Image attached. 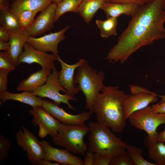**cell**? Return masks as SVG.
<instances>
[{
    "mask_svg": "<svg viewBox=\"0 0 165 165\" xmlns=\"http://www.w3.org/2000/svg\"><path fill=\"white\" fill-rule=\"evenodd\" d=\"M15 138L17 145L27 152L28 160L32 165H36L43 159L44 151L37 137L29 129L22 126L16 133Z\"/></svg>",
    "mask_w": 165,
    "mask_h": 165,
    "instance_id": "ba28073f",
    "label": "cell"
},
{
    "mask_svg": "<svg viewBox=\"0 0 165 165\" xmlns=\"http://www.w3.org/2000/svg\"><path fill=\"white\" fill-rule=\"evenodd\" d=\"M51 161L44 160L43 159L40 160L38 163L37 165H60V164L55 162L53 163Z\"/></svg>",
    "mask_w": 165,
    "mask_h": 165,
    "instance_id": "ab89813d",
    "label": "cell"
},
{
    "mask_svg": "<svg viewBox=\"0 0 165 165\" xmlns=\"http://www.w3.org/2000/svg\"><path fill=\"white\" fill-rule=\"evenodd\" d=\"M60 63L61 69L59 71V80L61 86L66 90V94L74 97L80 91L74 82V73L75 69L86 61L80 59L75 63L69 64L63 61L58 55L57 60Z\"/></svg>",
    "mask_w": 165,
    "mask_h": 165,
    "instance_id": "9a60e30c",
    "label": "cell"
},
{
    "mask_svg": "<svg viewBox=\"0 0 165 165\" xmlns=\"http://www.w3.org/2000/svg\"><path fill=\"white\" fill-rule=\"evenodd\" d=\"M130 89L131 93L132 94H135L141 92H152L144 88L135 85H131L130 86Z\"/></svg>",
    "mask_w": 165,
    "mask_h": 165,
    "instance_id": "74e56055",
    "label": "cell"
},
{
    "mask_svg": "<svg viewBox=\"0 0 165 165\" xmlns=\"http://www.w3.org/2000/svg\"><path fill=\"white\" fill-rule=\"evenodd\" d=\"M157 140L162 141L165 143V129L159 134L158 133Z\"/></svg>",
    "mask_w": 165,
    "mask_h": 165,
    "instance_id": "60d3db41",
    "label": "cell"
},
{
    "mask_svg": "<svg viewBox=\"0 0 165 165\" xmlns=\"http://www.w3.org/2000/svg\"><path fill=\"white\" fill-rule=\"evenodd\" d=\"M104 76V72H97L86 61L77 68L74 82L83 92L86 99L85 108L89 110L90 113L95 99L105 87L103 84Z\"/></svg>",
    "mask_w": 165,
    "mask_h": 165,
    "instance_id": "277c9868",
    "label": "cell"
},
{
    "mask_svg": "<svg viewBox=\"0 0 165 165\" xmlns=\"http://www.w3.org/2000/svg\"><path fill=\"white\" fill-rule=\"evenodd\" d=\"M51 71L48 68H42L32 73L27 78L20 82L16 87L17 90L30 92L42 85L46 82Z\"/></svg>",
    "mask_w": 165,
    "mask_h": 165,
    "instance_id": "d6986e66",
    "label": "cell"
},
{
    "mask_svg": "<svg viewBox=\"0 0 165 165\" xmlns=\"http://www.w3.org/2000/svg\"><path fill=\"white\" fill-rule=\"evenodd\" d=\"M154 0H105L106 2L121 3H133L142 6Z\"/></svg>",
    "mask_w": 165,
    "mask_h": 165,
    "instance_id": "d6a6232c",
    "label": "cell"
},
{
    "mask_svg": "<svg viewBox=\"0 0 165 165\" xmlns=\"http://www.w3.org/2000/svg\"><path fill=\"white\" fill-rule=\"evenodd\" d=\"M10 34L3 27H0V40L4 42H9Z\"/></svg>",
    "mask_w": 165,
    "mask_h": 165,
    "instance_id": "8d00e7d4",
    "label": "cell"
},
{
    "mask_svg": "<svg viewBox=\"0 0 165 165\" xmlns=\"http://www.w3.org/2000/svg\"><path fill=\"white\" fill-rule=\"evenodd\" d=\"M51 3V0H15L10 4V10L18 15L26 10H38L41 12Z\"/></svg>",
    "mask_w": 165,
    "mask_h": 165,
    "instance_id": "44dd1931",
    "label": "cell"
},
{
    "mask_svg": "<svg viewBox=\"0 0 165 165\" xmlns=\"http://www.w3.org/2000/svg\"><path fill=\"white\" fill-rule=\"evenodd\" d=\"M88 150L94 153L113 156L126 152L128 144L116 136L110 128L97 122H90Z\"/></svg>",
    "mask_w": 165,
    "mask_h": 165,
    "instance_id": "3957f363",
    "label": "cell"
},
{
    "mask_svg": "<svg viewBox=\"0 0 165 165\" xmlns=\"http://www.w3.org/2000/svg\"><path fill=\"white\" fill-rule=\"evenodd\" d=\"M0 23L10 34L22 30L18 15L11 12L10 7L0 6Z\"/></svg>",
    "mask_w": 165,
    "mask_h": 165,
    "instance_id": "cb8c5ba5",
    "label": "cell"
},
{
    "mask_svg": "<svg viewBox=\"0 0 165 165\" xmlns=\"http://www.w3.org/2000/svg\"><path fill=\"white\" fill-rule=\"evenodd\" d=\"M57 4L51 3L40 14L26 30L28 36L35 37L50 31L54 27Z\"/></svg>",
    "mask_w": 165,
    "mask_h": 165,
    "instance_id": "7c38bea8",
    "label": "cell"
},
{
    "mask_svg": "<svg viewBox=\"0 0 165 165\" xmlns=\"http://www.w3.org/2000/svg\"><path fill=\"white\" fill-rule=\"evenodd\" d=\"M152 111L155 113L165 114V101L157 103L151 106Z\"/></svg>",
    "mask_w": 165,
    "mask_h": 165,
    "instance_id": "e575fe53",
    "label": "cell"
},
{
    "mask_svg": "<svg viewBox=\"0 0 165 165\" xmlns=\"http://www.w3.org/2000/svg\"><path fill=\"white\" fill-rule=\"evenodd\" d=\"M138 4L133 3H121L105 2L101 9L106 15L107 18L113 17L117 18L124 14L134 16L140 6Z\"/></svg>",
    "mask_w": 165,
    "mask_h": 165,
    "instance_id": "ac0fdd59",
    "label": "cell"
},
{
    "mask_svg": "<svg viewBox=\"0 0 165 165\" xmlns=\"http://www.w3.org/2000/svg\"><path fill=\"white\" fill-rule=\"evenodd\" d=\"M90 131V127L84 123H61L57 134L52 138V142L54 145L64 147L74 154L84 157L88 145L84 141V138Z\"/></svg>",
    "mask_w": 165,
    "mask_h": 165,
    "instance_id": "5b68a950",
    "label": "cell"
},
{
    "mask_svg": "<svg viewBox=\"0 0 165 165\" xmlns=\"http://www.w3.org/2000/svg\"><path fill=\"white\" fill-rule=\"evenodd\" d=\"M105 2V0H82L78 13L86 23L89 24Z\"/></svg>",
    "mask_w": 165,
    "mask_h": 165,
    "instance_id": "603a6c76",
    "label": "cell"
},
{
    "mask_svg": "<svg viewBox=\"0 0 165 165\" xmlns=\"http://www.w3.org/2000/svg\"><path fill=\"white\" fill-rule=\"evenodd\" d=\"M42 107L61 123L66 124L84 123L90 119L92 115L89 112L86 111L75 115L69 114L54 102L46 99L43 100Z\"/></svg>",
    "mask_w": 165,
    "mask_h": 165,
    "instance_id": "4fadbf2b",
    "label": "cell"
},
{
    "mask_svg": "<svg viewBox=\"0 0 165 165\" xmlns=\"http://www.w3.org/2000/svg\"><path fill=\"white\" fill-rule=\"evenodd\" d=\"M144 143L147 148L148 157L156 165H165V143L157 139H151L148 136Z\"/></svg>",
    "mask_w": 165,
    "mask_h": 165,
    "instance_id": "7402d4cb",
    "label": "cell"
},
{
    "mask_svg": "<svg viewBox=\"0 0 165 165\" xmlns=\"http://www.w3.org/2000/svg\"><path fill=\"white\" fill-rule=\"evenodd\" d=\"M70 27L67 25L58 31L36 38L28 37L27 42L35 48L45 52H50L57 56L59 44L66 38L65 32Z\"/></svg>",
    "mask_w": 165,
    "mask_h": 165,
    "instance_id": "8fae6325",
    "label": "cell"
},
{
    "mask_svg": "<svg viewBox=\"0 0 165 165\" xmlns=\"http://www.w3.org/2000/svg\"><path fill=\"white\" fill-rule=\"evenodd\" d=\"M51 2L52 3H55L56 4H58L60 2H61L63 0H51Z\"/></svg>",
    "mask_w": 165,
    "mask_h": 165,
    "instance_id": "7bdbcfd3",
    "label": "cell"
},
{
    "mask_svg": "<svg viewBox=\"0 0 165 165\" xmlns=\"http://www.w3.org/2000/svg\"><path fill=\"white\" fill-rule=\"evenodd\" d=\"M9 0V1H11L12 2L15 0Z\"/></svg>",
    "mask_w": 165,
    "mask_h": 165,
    "instance_id": "f6af8a7d",
    "label": "cell"
},
{
    "mask_svg": "<svg viewBox=\"0 0 165 165\" xmlns=\"http://www.w3.org/2000/svg\"><path fill=\"white\" fill-rule=\"evenodd\" d=\"M163 0H154L141 6L110 50L106 59L109 63H124L141 47L165 38Z\"/></svg>",
    "mask_w": 165,
    "mask_h": 165,
    "instance_id": "6da1fadb",
    "label": "cell"
},
{
    "mask_svg": "<svg viewBox=\"0 0 165 165\" xmlns=\"http://www.w3.org/2000/svg\"><path fill=\"white\" fill-rule=\"evenodd\" d=\"M126 150L134 165H156L155 163L149 162L143 157L142 151L141 148L128 145Z\"/></svg>",
    "mask_w": 165,
    "mask_h": 165,
    "instance_id": "4316f807",
    "label": "cell"
},
{
    "mask_svg": "<svg viewBox=\"0 0 165 165\" xmlns=\"http://www.w3.org/2000/svg\"><path fill=\"white\" fill-rule=\"evenodd\" d=\"M117 18L113 17L107 18L105 20H97L95 22L99 29L101 36L103 38H108L112 36H116V29L118 24Z\"/></svg>",
    "mask_w": 165,
    "mask_h": 165,
    "instance_id": "d4e9b609",
    "label": "cell"
},
{
    "mask_svg": "<svg viewBox=\"0 0 165 165\" xmlns=\"http://www.w3.org/2000/svg\"><path fill=\"white\" fill-rule=\"evenodd\" d=\"M9 140L2 134H0V162L5 160L8 157L10 147Z\"/></svg>",
    "mask_w": 165,
    "mask_h": 165,
    "instance_id": "4dcf8cb0",
    "label": "cell"
},
{
    "mask_svg": "<svg viewBox=\"0 0 165 165\" xmlns=\"http://www.w3.org/2000/svg\"><path fill=\"white\" fill-rule=\"evenodd\" d=\"M9 73L0 70V93L7 90L8 75Z\"/></svg>",
    "mask_w": 165,
    "mask_h": 165,
    "instance_id": "836d02e7",
    "label": "cell"
},
{
    "mask_svg": "<svg viewBox=\"0 0 165 165\" xmlns=\"http://www.w3.org/2000/svg\"><path fill=\"white\" fill-rule=\"evenodd\" d=\"M157 95L153 92L127 95L124 105L125 119L127 120L134 112L145 108L150 104L157 101Z\"/></svg>",
    "mask_w": 165,
    "mask_h": 165,
    "instance_id": "2e32d148",
    "label": "cell"
},
{
    "mask_svg": "<svg viewBox=\"0 0 165 165\" xmlns=\"http://www.w3.org/2000/svg\"><path fill=\"white\" fill-rule=\"evenodd\" d=\"M10 48V44L9 42H6L0 40V50H4L7 53Z\"/></svg>",
    "mask_w": 165,
    "mask_h": 165,
    "instance_id": "f35d334b",
    "label": "cell"
},
{
    "mask_svg": "<svg viewBox=\"0 0 165 165\" xmlns=\"http://www.w3.org/2000/svg\"><path fill=\"white\" fill-rule=\"evenodd\" d=\"M84 157V165H94V153L88 151L86 152Z\"/></svg>",
    "mask_w": 165,
    "mask_h": 165,
    "instance_id": "d590c367",
    "label": "cell"
},
{
    "mask_svg": "<svg viewBox=\"0 0 165 165\" xmlns=\"http://www.w3.org/2000/svg\"><path fill=\"white\" fill-rule=\"evenodd\" d=\"M28 113L33 117L31 120L32 124L35 126H39V137L43 138L49 135L53 138L56 135L61 123L42 107H33Z\"/></svg>",
    "mask_w": 165,
    "mask_h": 165,
    "instance_id": "9c48e42d",
    "label": "cell"
},
{
    "mask_svg": "<svg viewBox=\"0 0 165 165\" xmlns=\"http://www.w3.org/2000/svg\"><path fill=\"white\" fill-rule=\"evenodd\" d=\"M28 37L26 30H21L10 34V48L6 53L16 67L18 66L19 57L22 52V49Z\"/></svg>",
    "mask_w": 165,
    "mask_h": 165,
    "instance_id": "e0dca14e",
    "label": "cell"
},
{
    "mask_svg": "<svg viewBox=\"0 0 165 165\" xmlns=\"http://www.w3.org/2000/svg\"><path fill=\"white\" fill-rule=\"evenodd\" d=\"M5 52H0V70L9 73L14 71L16 68Z\"/></svg>",
    "mask_w": 165,
    "mask_h": 165,
    "instance_id": "f546056e",
    "label": "cell"
},
{
    "mask_svg": "<svg viewBox=\"0 0 165 165\" xmlns=\"http://www.w3.org/2000/svg\"><path fill=\"white\" fill-rule=\"evenodd\" d=\"M163 7L164 12L165 13V0H163Z\"/></svg>",
    "mask_w": 165,
    "mask_h": 165,
    "instance_id": "ee69618b",
    "label": "cell"
},
{
    "mask_svg": "<svg viewBox=\"0 0 165 165\" xmlns=\"http://www.w3.org/2000/svg\"><path fill=\"white\" fill-rule=\"evenodd\" d=\"M82 0H63L57 4L55 15L56 22L64 13L68 12L78 13Z\"/></svg>",
    "mask_w": 165,
    "mask_h": 165,
    "instance_id": "484cf974",
    "label": "cell"
},
{
    "mask_svg": "<svg viewBox=\"0 0 165 165\" xmlns=\"http://www.w3.org/2000/svg\"><path fill=\"white\" fill-rule=\"evenodd\" d=\"M110 165H134L127 152H125L113 156Z\"/></svg>",
    "mask_w": 165,
    "mask_h": 165,
    "instance_id": "f1b7e54d",
    "label": "cell"
},
{
    "mask_svg": "<svg viewBox=\"0 0 165 165\" xmlns=\"http://www.w3.org/2000/svg\"><path fill=\"white\" fill-rule=\"evenodd\" d=\"M59 71H53L49 75L46 84L30 91L33 94L41 98L46 97L54 101L58 105L61 103L67 105L70 109L75 110L69 101L77 99L66 94V90L61 86L59 80Z\"/></svg>",
    "mask_w": 165,
    "mask_h": 165,
    "instance_id": "52a82bcc",
    "label": "cell"
},
{
    "mask_svg": "<svg viewBox=\"0 0 165 165\" xmlns=\"http://www.w3.org/2000/svg\"><path fill=\"white\" fill-rule=\"evenodd\" d=\"M157 96L159 97L161 99V101L158 103H161L165 101V95H158Z\"/></svg>",
    "mask_w": 165,
    "mask_h": 165,
    "instance_id": "b9f144b4",
    "label": "cell"
},
{
    "mask_svg": "<svg viewBox=\"0 0 165 165\" xmlns=\"http://www.w3.org/2000/svg\"><path fill=\"white\" fill-rule=\"evenodd\" d=\"M112 157L110 155L94 153V165H110Z\"/></svg>",
    "mask_w": 165,
    "mask_h": 165,
    "instance_id": "1f68e13d",
    "label": "cell"
},
{
    "mask_svg": "<svg viewBox=\"0 0 165 165\" xmlns=\"http://www.w3.org/2000/svg\"><path fill=\"white\" fill-rule=\"evenodd\" d=\"M23 49L18 58V65L22 63L28 64L37 63L42 68H48L53 71L57 70L54 62L57 60V56L37 50L27 42L25 44Z\"/></svg>",
    "mask_w": 165,
    "mask_h": 165,
    "instance_id": "30bf717a",
    "label": "cell"
},
{
    "mask_svg": "<svg viewBox=\"0 0 165 165\" xmlns=\"http://www.w3.org/2000/svg\"><path fill=\"white\" fill-rule=\"evenodd\" d=\"M39 10H26L18 14L20 27L23 30H26L30 26L34 20V17Z\"/></svg>",
    "mask_w": 165,
    "mask_h": 165,
    "instance_id": "83f0119b",
    "label": "cell"
},
{
    "mask_svg": "<svg viewBox=\"0 0 165 165\" xmlns=\"http://www.w3.org/2000/svg\"><path fill=\"white\" fill-rule=\"evenodd\" d=\"M40 142L45 152L43 159L62 165H84V161L82 158L75 156L67 149L54 148L47 141L42 140Z\"/></svg>",
    "mask_w": 165,
    "mask_h": 165,
    "instance_id": "5bb4252c",
    "label": "cell"
},
{
    "mask_svg": "<svg viewBox=\"0 0 165 165\" xmlns=\"http://www.w3.org/2000/svg\"><path fill=\"white\" fill-rule=\"evenodd\" d=\"M95 99L90 113H94L97 121L116 133L123 132L127 124L124 105L127 95L116 86H105Z\"/></svg>",
    "mask_w": 165,
    "mask_h": 165,
    "instance_id": "7a4b0ae2",
    "label": "cell"
},
{
    "mask_svg": "<svg viewBox=\"0 0 165 165\" xmlns=\"http://www.w3.org/2000/svg\"><path fill=\"white\" fill-rule=\"evenodd\" d=\"M9 100L17 101L33 108L36 106L42 107L43 99L33 94L29 91H24L21 93L15 94L6 90L0 93L1 102L4 103Z\"/></svg>",
    "mask_w": 165,
    "mask_h": 165,
    "instance_id": "ffe728a7",
    "label": "cell"
},
{
    "mask_svg": "<svg viewBox=\"0 0 165 165\" xmlns=\"http://www.w3.org/2000/svg\"><path fill=\"white\" fill-rule=\"evenodd\" d=\"M128 119L131 126L144 131L151 139H157V127L161 125H165V114L153 112L151 106L134 112Z\"/></svg>",
    "mask_w": 165,
    "mask_h": 165,
    "instance_id": "8992f818",
    "label": "cell"
}]
</instances>
